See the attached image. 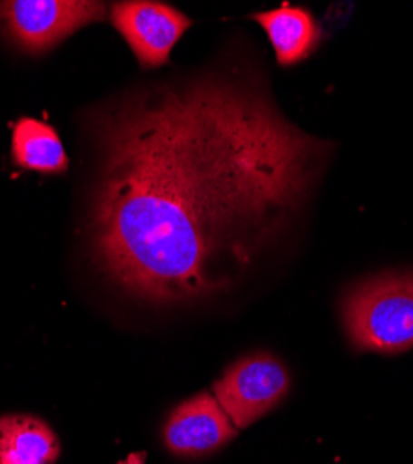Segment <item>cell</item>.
I'll return each instance as SVG.
<instances>
[{"instance_id": "6", "label": "cell", "mask_w": 413, "mask_h": 464, "mask_svg": "<svg viewBox=\"0 0 413 464\" xmlns=\"http://www.w3.org/2000/svg\"><path fill=\"white\" fill-rule=\"evenodd\" d=\"M237 437V428L212 392L181 403L168 418L164 442L177 455H205Z\"/></svg>"}, {"instance_id": "3", "label": "cell", "mask_w": 413, "mask_h": 464, "mask_svg": "<svg viewBox=\"0 0 413 464\" xmlns=\"http://www.w3.org/2000/svg\"><path fill=\"white\" fill-rule=\"evenodd\" d=\"M103 3L86 0H8L0 3V26L23 51L47 53L73 32L103 21Z\"/></svg>"}, {"instance_id": "5", "label": "cell", "mask_w": 413, "mask_h": 464, "mask_svg": "<svg viewBox=\"0 0 413 464\" xmlns=\"http://www.w3.org/2000/svg\"><path fill=\"white\" fill-rule=\"evenodd\" d=\"M110 21L143 69L166 65L182 34L192 26L191 17L155 0H123L112 5Z\"/></svg>"}, {"instance_id": "1", "label": "cell", "mask_w": 413, "mask_h": 464, "mask_svg": "<svg viewBox=\"0 0 413 464\" xmlns=\"http://www.w3.org/2000/svg\"><path fill=\"white\" fill-rule=\"evenodd\" d=\"M97 145L93 255L152 303L228 286L292 228L331 149L221 72L125 97L103 115Z\"/></svg>"}, {"instance_id": "4", "label": "cell", "mask_w": 413, "mask_h": 464, "mask_svg": "<svg viewBox=\"0 0 413 464\" xmlns=\"http://www.w3.org/2000/svg\"><path fill=\"white\" fill-rule=\"evenodd\" d=\"M285 366L270 353H251L231 364L214 382V396L237 430L270 412L289 392Z\"/></svg>"}, {"instance_id": "8", "label": "cell", "mask_w": 413, "mask_h": 464, "mask_svg": "<svg viewBox=\"0 0 413 464\" xmlns=\"http://www.w3.org/2000/svg\"><path fill=\"white\" fill-rule=\"evenodd\" d=\"M60 442L47 421L30 414L0 416V464H54Z\"/></svg>"}, {"instance_id": "7", "label": "cell", "mask_w": 413, "mask_h": 464, "mask_svg": "<svg viewBox=\"0 0 413 464\" xmlns=\"http://www.w3.org/2000/svg\"><path fill=\"white\" fill-rule=\"evenodd\" d=\"M267 32L281 67H292L308 60L322 40V30L308 8L281 5L276 10L253 14Z\"/></svg>"}, {"instance_id": "2", "label": "cell", "mask_w": 413, "mask_h": 464, "mask_svg": "<svg viewBox=\"0 0 413 464\" xmlns=\"http://www.w3.org/2000/svg\"><path fill=\"white\" fill-rule=\"evenodd\" d=\"M343 322L358 350L408 352L413 347V274H388L354 286L343 301Z\"/></svg>"}, {"instance_id": "9", "label": "cell", "mask_w": 413, "mask_h": 464, "mask_svg": "<svg viewBox=\"0 0 413 464\" xmlns=\"http://www.w3.org/2000/svg\"><path fill=\"white\" fill-rule=\"evenodd\" d=\"M14 160L23 169L37 173H64L69 168L65 149L58 132L32 118H23L14 125Z\"/></svg>"}]
</instances>
